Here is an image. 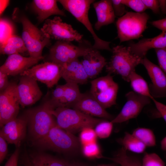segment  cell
<instances>
[{"instance_id":"d590c367","label":"cell","mask_w":166,"mask_h":166,"mask_svg":"<svg viewBox=\"0 0 166 166\" xmlns=\"http://www.w3.org/2000/svg\"><path fill=\"white\" fill-rule=\"evenodd\" d=\"M97 137L93 128H87L81 132L79 141L82 145H83L96 142Z\"/></svg>"},{"instance_id":"1f68e13d","label":"cell","mask_w":166,"mask_h":166,"mask_svg":"<svg viewBox=\"0 0 166 166\" xmlns=\"http://www.w3.org/2000/svg\"><path fill=\"white\" fill-rule=\"evenodd\" d=\"M64 91L65 85H58L52 92L50 98L46 101L53 110L59 107Z\"/></svg>"},{"instance_id":"d6986e66","label":"cell","mask_w":166,"mask_h":166,"mask_svg":"<svg viewBox=\"0 0 166 166\" xmlns=\"http://www.w3.org/2000/svg\"><path fill=\"white\" fill-rule=\"evenodd\" d=\"M62 65L61 77L66 83L86 84L89 77L78 58Z\"/></svg>"},{"instance_id":"f35d334b","label":"cell","mask_w":166,"mask_h":166,"mask_svg":"<svg viewBox=\"0 0 166 166\" xmlns=\"http://www.w3.org/2000/svg\"><path fill=\"white\" fill-rule=\"evenodd\" d=\"M112 4L116 17H121L127 12L126 6L121 2V0H112Z\"/></svg>"},{"instance_id":"5bb4252c","label":"cell","mask_w":166,"mask_h":166,"mask_svg":"<svg viewBox=\"0 0 166 166\" xmlns=\"http://www.w3.org/2000/svg\"><path fill=\"white\" fill-rule=\"evenodd\" d=\"M16 87L17 96L22 107L32 105L41 98L42 93L37 81L26 76H22Z\"/></svg>"},{"instance_id":"b9f144b4","label":"cell","mask_w":166,"mask_h":166,"mask_svg":"<svg viewBox=\"0 0 166 166\" xmlns=\"http://www.w3.org/2000/svg\"><path fill=\"white\" fill-rule=\"evenodd\" d=\"M19 150L17 148L8 160L4 166H18Z\"/></svg>"},{"instance_id":"c3c4849f","label":"cell","mask_w":166,"mask_h":166,"mask_svg":"<svg viewBox=\"0 0 166 166\" xmlns=\"http://www.w3.org/2000/svg\"><path fill=\"white\" fill-rule=\"evenodd\" d=\"M161 147L162 150L166 151V136L162 140L161 142Z\"/></svg>"},{"instance_id":"7bdbcfd3","label":"cell","mask_w":166,"mask_h":166,"mask_svg":"<svg viewBox=\"0 0 166 166\" xmlns=\"http://www.w3.org/2000/svg\"><path fill=\"white\" fill-rule=\"evenodd\" d=\"M8 75L5 72L0 70V91L4 90L9 85L10 82L8 79Z\"/></svg>"},{"instance_id":"8992f818","label":"cell","mask_w":166,"mask_h":166,"mask_svg":"<svg viewBox=\"0 0 166 166\" xmlns=\"http://www.w3.org/2000/svg\"><path fill=\"white\" fill-rule=\"evenodd\" d=\"M63 8L71 13L78 21L86 28L91 34L94 43L92 47L97 50L112 51L110 47V42L100 38L96 34L89 20L88 12L93 0H57Z\"/></svg>"},{"instance_id":"7dc6e473","label":"cell","mask_w":166,"mask_h":166,"mask_svg":"<svg viewBox=\"0 0 166 166\" xmlns=\"http://www.w3.org/2000/svg\"><path fill=\"white\" fill-rule=\"evenodd\" d=\"M159 6L162 12L166 14V0H158Z\"/></svg>"},{"instance_id":"d4e9b609","label":"cell","mask_w":166,"mask_h":166,"mask_svg":"<svg viewBox=\"0 0 166 166\" xmlns=\"http://www.w3.org/2000/svg\"><path fill=\"white\" fill-rule=\"evenodd\" d=\"M0 46V53L2 54L10 55L28 52L22 37L15 35L12 36L4 44Z\"/></svg>"},{"instance_id":"f546056e","label":"cell","mask_w":166,"mask_h":166,"mask_svg":"<svg viewBox=\"0 0 166 166\" xmlns=\"http://www.w3.org/2000/svg\"><path fill=\"white\" fill-rule=\"evenodd\" d=\"M146 147H153L156 145V139L153 132L150 129L138 128L132 134Z\"/></svg>"},{"instance_id":"603a6c76","label":"cell","mask_w":166,"mask_h":166,"mask_svg":"<svg viewBox=\"0 0 166 166\" xmlns=\"http://www.w3.org/2000/svg\"><path fill=\"white\" fill-rule=\"evenodd\" d=\"M93 5L97 18L94 25L96 30H99L102 26L114 22L116 16L112 0H101L94 2Z\"/></svg>"},{"instance_id":"7a4b0ae2","label":"cell","mask_w":166,"mask_h":166,"mask_svg":"<svg viewBox=\"0 0 166 166\" xmlns=\"http://www.w3.org/2000/svg\"><path fill=\"white\" fill-rule=\"evenodd\" d=\"M51 112L55 118L57 125L73 134L86 128L95 127L105 120L95 118L67 107H59L52 110Z\"/></svg>"},{"instance_id":"ee69618b","label":"cell","mask_w":166,"mask_h":166,"mask_svg":"<svg viewBox=\"0 0 166 166\" xmlns=\"http://www.w3.org/2000/svg\"><path fill=\"white\" fill-rule=\"evenodd\" d=\"M160 114L166 122V105L156 101L155 98L152 100Z\"/></svg>"},{"instance_id":"bcb514c9","label":"cell","mask_w":166,"mask_h":166,"mask_svg":"<svg viewBox=\"0 0 166 166\" xmlns=\"http://www.w3.org/2000/svg\"><path fill=\"white\" fill-rule=\"evenodd\" d=\"M9 0H0V15L2 14L9 4Z\"/></svg>"},{"instance_id":"681fc988","label":"cell","mask_w":166,"mask_h":166,"mask_svg":"<svg viewBox=\"0 0 166 166\" xmlns=\"http://www.w3.org/2000/svg\"><path fill=\"white\" fill-rule=\"evenodd\" d=\"M68 166H87L85 164H76V163H69Z\"/></svg>"},{"instance_id":"8fae6325","label":"cell","mask_w":166,"mask_h":166,"mask_svg":"<svg viewBox=\"0 0 166 166\" xmlns=\"http://www.w3.org/2000/svg\"><path fill=\"white\" fill-rule=\"evenodd\" d=\"M62 65L52 61L36 65L21 74L45 84L48 88L57 85L61 77Z\"/></svg>"},{"instance_id":"f1b7e54d","label":"cell","mask_w":166,"mask_h":166,"mask_svg":"<svg viewBox=\"0 0 166 166\" xmlns=\"http://www.w3.org/2000/svg\"><path fill=\"white\" fill-rule=\"evenodd\" d=\"M104 158L112 161L121 166H142V163L138 159L128 155L127 150L122 147L113 157H104Z\"/></svg>"},{"instance_id":"52a82bcc","label":"cell","mask_w":166,"mask_h":166,"mask_svg":"<svg viewBox=\"0 0 166 166\" xmlns=\"http://www.w3.org/2000/svg\"><path fill=\"white\" fill-rule=\"evenodd\" d=\"M149 18L147 13L128 12L116 22L117 37L122 42L139 38L147 28Z\"/></svg>"},{"instance_id":"f6af8a7d","label":"cell","mask_w":166,"mask_h":166,"mask_svg":"<svg viewBox=\"0 0 166 166\" xmlns=\"http://www.w3.org/2000/svg\"><path fill=\"white\" fill-rule=\"evenodd\" d=\"M151 24L154 27L166 32V18H164L152 21Z\"/></svg>"},{"instance_id":"4dcf8cb0","label":"cell","mask_w":166,"mask_h":166,"mask_svg":"<svg viewBox=\"0 0 166 166\" xmlns=\"http://www.w3.org/2000/svg\"><path fill=\"white\" fill-rule=\"evenodd\" d=\"M15 29L13 22L5 18L0 20V46L4 44L14 34Z\"/></svg>"},{"instance_id":"4316f807","label":"cell","mask_w":166,"mask_h":166,"mask_svg":"<svg viewBox=\"0 0 166 166\" xmlns=\"http://www.w3.org/2000/svg\"><path fill=\"white\" fill-rule=\"evenodd\" d=\"M131 86L135 93L140 95L148 97L151 99L153 98L151 95L149 86L146 81L140 75L136 72H132L129 77Z\"/></svg>"},{"instance_id":"e0dca14e","label":"cell","mask_w":166,"mask_h":166,"mask_svg":"<svg viewBox=\"0 0 166 166\" xmlns=\"http://www.w3.org/2000/svg\"><path fill=\"white\" fill-rule=\"evenodd\" d=\"M44 58L43 56L34 58L25 57L20 54L10 55H8L5 62L0 66V70L6 73L8 76L20 75Z\"/></svg>"},{"instance_id":"74e56055","label":"cell","mask_w":166,"mask_h":166,"mask_svg":"<svg viewBox=\"0 0 166 166\" xmlns=\"http://www.w3.org/2000/svg\"><path fill=\"white\" fill-rule=\"evenodd\" d=\"M154 49L160 67L166 74V47Z\"/></svg>"},{"instance_id":"2e32d148","label":"cell","mask_w":166,"mask_h":166,"mask_svg":"<svg viewBox=\"0 0 166 166\" xmlns=\"http://www.w3.org/2000/svg\"><path fill=\"white\" fill-rule=\"evenodd\" d=\"M27 123L26 115L17 117L1 128L0 135L7 143L19 147L25 137Z\"/></svg>"},{"instance_id":"7c38bea8","label":"cell","mask_w":166,"mask_h":166,"mask_svg":"<svg viewBox=\"0 0 166 166\" xmlns=\"http://www.w3.org/2000/svg\"><path fill=\"white\" fill-rule=\"evenodd\" d=\"M14 82L10 83L8 86L0 93V126L2 127L9 121L17 117L20 105Z\"/></svg>"},{"instance_id":"60d3db41","label":"cell","mask_w":166,"mask_h":166,"mask_svg":"<svg viewBox=\"0 0 166 166\" xmlns=\"http://www.w3.org/2000/svg\"><path fill=\"white\" fill-rule=\"evenodd\" d=\"M147 9H149L155 14H158L160 11L158 0H142Z\"/></svg>"},{"instance_id":"836d02e7","label":"cell","mask_w":166,"mask_h":166,"mask_svg":"<svg viewBox=\"0 0 166 166\" xmlns=\"http://www.w3.org/2000/svg\"><path fill=\"white\" fill-rule=\"evenodd\" d=\"M113 124L111 121L105 120L98 124L94 130L97 136L102 139L108 137L111 133Z\"/></svg>"},{"instance_id":"6da1fadb","label":"cell","mask_w":166,"mask_h":166,"mask_svg":"<svg viewBox=\"0 0 166 166\" xmlns=\"http://www.w3.org/2000/svg\"><path fill=\"white\" fill-rule=\"evenodd\" d=\"M12 18L22 24L21 37L30 56L34 58L42 56L44 48L50 43V38L33 24L26 15L20 13L18 9L14 10Z\"/></svg>"},{"instance_id":"44dd1931","label":"cell","mask_w":166,"mask_h":166,"mask_svg":"<svg viewBox=\"0 0 166 166\" xmlns=\"http://www.w3.org/2000/svg\"><path fill=\"white\" fill-rule=\"evenodd\" d=\"M128 46L133 53L143 59L150 49L166 47V32L162 31L153 38L143 39L136 43H130Z\"/></svg>"},{"instance_id":"3957f363","label":"cell","mask_w":166,"mask_h":166,"mask_svg":"<svg viewBox=\"0 0 166 166\" xmlns=\"http://www.w3.org/2000/svg\"><path fill=\"white\" fill-rule=\"evenodd\" d=\"M112 51L111 58L105 66L106 72L111 75H119L129 82L130 74L142 59L133 53L128 46L118 45L113 47Z\"/></svg>"},{"instance_id":"8d00e7d4","label":"cell","mask_w":166,"mask_h":166,"mask_svg":"<svg viewBox=\"0 0 166 166\" xmlns=\"http://www.w3.org/2000/svg\"><path fill=\"white\" fill-rule=\"evenodd\" d=\"M121 2L137 13H143L147 9L142 0H121Z\"/></svg>"},{"instance_id":"f907efd6","label":"cell","mask_w":166,"mask_h":166,"mask_svg":"<svg viewBox=\"0 0 166 166\" xmlns=\"http://www.w3.org/2000/svg\"><path fill=\"white\" fill-rule=\"evenodd\" d=\"M97 166H115V165L113 164H99Z\"/></svg>"},{"instance_id":"4fadbf2b","label":"cell","mask_w":166,"mask_h":166,"mask_svg":"<svg viewBox=\"0 0 166 166\" xmlns=\"http://www.w3.org/2000/svg\"><path fill=\"white\" fill-rule=\"evenodd\" d=\"M127 101L120 113L111 121L113 123H121L136 118L143 108L149 104V97L130 91L125 95Z\"/></svg>"},{"instance_id":"cb8c5ba5","label":"cell","mask_w":166,"mask_h":166,"mask_svg":"<svg viewBox=\"0 0 166 166\" xmlns=\"http://www.w3.org/2000/svg\"><path fill=\"white\" fill-rule=\"evenodd\" d=\"M57 0H34L31 3V7L37 15V18L40 22L48 19L50 16L59 15L66 16L65 12L58 6Z\"/></svg>"},{"instance_id":"ba28073f","label":"cell","mask_w":166,"mask_h":166,"mask_svg":"<svg viewBox=\"0 0 166 166\" xmlns=\"http://www.w3.org/2000/svg\"><path fill=\"white\" fill-rule=\"evenodd\" d=\"M92 46L85 40L79 43L78 46L70 42L57 41L50 48L49 59L50 61L62 65L83 57Z\"/></svg>"},{"instance_id":"ffe728a7","label":"cell","mask_w":166,"mask_h":166,"mask_svg":"<svg viewBox=\"0 0 166 166\" xmlns=\"http://www.w3.org/2000/svg\"><path fill=\"white\" fill-rule=\"evenodd\" d=\"M83 57L81 62L89 78H95L107 63L98 50L93 47Z\"/></svg>"},{"instance_id":"83f0119b","label":"cell","mask_w":166,"mask_h":166,"mask_svg":"<svg viewBox=\"0 0 166 166\" xmlns=\"http://www.w3.org/2000/svg\"><path fill=\"white\" fill-rule=\"evenodd\" d=\"M119 142L125 150L137 153L144 152L146 146L132 134L125 132L122 138Z\"/></svg>"},{"instance_id":"484cf974","label":"cell","mask_w":166,"mask_h":166,"mask_svg":"<svg viewBox=\"0 0 166 166\" xmlns=\"http://www.w3.org/2000/svg\"><path fill=\"white\" fill-rule=\"evenodd\" d=\"M64 85V95L59 107L72 108L79 100L81 93L77 84L66 83Z\"/></svg>"},{"instance_id":"277c9868","label":"cell","mask_w":166,"mask_h":166,"mask_svg":"<svg viewBox=\"0 0 166 166\" xmlns=\"http://www.w3.org/2000/svg\"><path fill=\"white\" fill-rule=\"evenodd\" d=\"M33 142L41 148L57 152L70 153L77 150L80 141L74 134L56 125L44 137Z\"/></svg>"},{"instance_id":"30bf717a","label":"cell","mask_w":166,"mask_h":166,"mask_svg":"<svg viewBox=\"0 0 166 166\" xmlns=\"http://www.w3.org/2000/svg\"><path fill=\"white\" fill-rule=\"evenodd\" d=\"M42 31L50 39L58 41L81 42L83 35L74 30L72 26L62 21L59 16L45 21Z\"/></svg>"},{"instance_id":"9c48e42d","label":"cell","mask_w":166,"mask_h":166,"mask_svg":"<svg viewBox=\"0 0 166 166\" xmlns=\"http://www.w3.org/2000/svg\"><path fill=\"white\" fill-rule=\"evenodd\" d=\"M90 83V93L105 109L116 104L119 86L112 76L108 74L95 79Z\"/></svg>"},{"instance_id":"d6a6232c","label":"cell","mask_w":166,"mask_h":166,"mask_svg":"<svg viewBox=\"0 0 166 166\" xmlns=\"http://www.w3.org/2000/svg\"><path fill=\"white\" fill-rule=\"evenodd\" d=\"M83 155L89 158H104L96 142L82 145Z\"/></svg>"},{"instance_id":"7402d4cb","label":"cell","mask_w":166,"mask_h":166,"mask_svg":"<svg viewBox=\"0 0 166 166\" xmlns=\"http://www.w3.org/2000/svg\"><path fill=\"white\" fill-rule=\"evenodd\" d=\"M24 166H68L69 163L49 154L41 152L26 153L22 157Z\"/></svg>"},{"instance_id":"5b68a950","label":"cell","mask_w":166,"mask_h":166,"mask_svg":"<svg viewBox=\"0 0 166 166\" xmlns=\"http://www.w3.org/2000/svg\"><path fill=\"white\" fill-rule=\"evenodd\" d=\"M52 110L46 101L41 105L26 112L27 126L32 142L44 137L57 125L55 118L51 112Z\"/></svg>"},{"instance_id":"ac0fdd59","label":"cell","mask_w":166,"mask_h":166,"mask_svg":"<svg viewBox=\"0 0 166 166\" xmlns=\"http://www.w3.org/2000/svg\"><path fill=\"white\" fill-rule=\"evenodd\" d=\"M72 108L93 117H97L111 121L114 118L105 110L89 92L81 93L79 100Z\"/></svg>"},{"instance_id":"ab89813d","label":"cell","mask_w":166,"mask_h":166,"mask_svg":"<svg viewBox=\"0 0 166 166\" xmlns=\"http://www.w3.org/2000/svg\"><path fill=\"white\" fill-rule=\"evenodd\" d=\"M7 142L4 138L0 135V163L4 160L8 153Z\"/></svg>"},{"instance_id":"9a60e30c","label":"cell","mask_w":166,"mask_h":166,"mask_svg":"<svg viewBox=\"0 0 166 166\" xmlns=\"http://www.w3.org/2000/svg\"><path fill=\"white\" fill-rule=\"evenodd\" d=\"M145 68L151 81L149 86L151 95L154 98L166 97V74L146 57L141 63Z\"/></svg>"},{"instance_id":"e575fe53","label":"cell","mask_w":166,"mask_h":166,"mask_svg":"<svg viewBox=\"0 0 166 166\" xmlns=\"http://www.w3.org/2000/svg\"><path fill=\"white\" fill-rule=\"evenodd\" d=\"M142 166H165V163L161 158L154 153H145L142 162Z\"/></svg>"}]
</instances>
